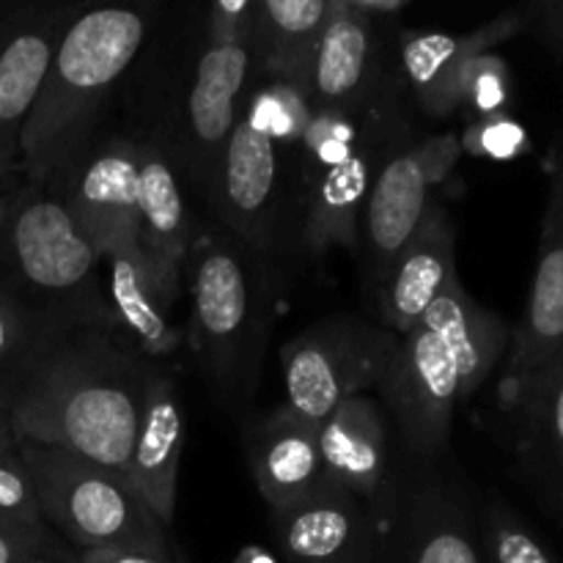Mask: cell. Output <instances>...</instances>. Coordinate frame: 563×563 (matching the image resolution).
Returning a JSON list of instances; mask_svg holds the SVG:
<instances>
[{
  "label": "cell",
  "instance_id": "obj_1",
  "mask_svg": "<svg viewBox=\"0 0 563 563\" xmlns=\"http://www.w3.org/2000/svg\"><path fill=\"white\" fill-rule=\"evenodd\" d=\"M157 366L119 328L58 324L3 401L16 443L58 445L124 476Z\"/></svg>",
  "mask_w": 563,
  "mask_h": 563
},
{
  "label": "cell",
  "instance_id": "obj_2",
  "mask_svg": "<svg viewBox=\"0 0 563 563\" xmlns=\"http://www.w3.org/2000/svg\"><path fill=\"white\" fill-rule=\"evenodd\" d=\"M509 341V322L478 306L460 275L401 335L377 390L412 460H443L456 407L482 388Z\"/></svg>",
  "mask_w": 563,
  "mask_h": 563
},
{
  "label": "cell",
  "instance_id": "obj_3",
  "mask_svg": "<svg viewBox=\"0 0 563 563\" xmlns=\"http://www.w3.org/2000/svg\"><path fill=\"white\" fill-rule=\"evenodd\" d=\"M152 25V9L143 3L88 5L69 16L20 135V165L31 185L49 187L86 152L104 99Z\"/></svg>",
  "mask_w": 563,
  "mask_h": 563
},
{
  "label": "cell",
  "instance_id": "obj_4",
  "mask_svg": "<svg viewBox=\"0 0 563 563\" xmlns=\"http://www.w3.org/2000/svg\"><path fill=\"white\" fill-rule=\"evenodd\" d=\"M192 313L190 341L209 388L225 405L251 399L273 319L267 273L245 245L201 234L187 253Z\"/></svg>",
  "mask_w": 563,
  "mask_h": 563
},
{
  "label": "cell",
  "instance_id": "obj_5",
  "mask_svg": "<svg viewBox=\"0 0 563 563\" xmlns=\"http://www.w3.org/2000/svg\"><path fill=\"white\" fill-rule=\"evenodd\" d=\"M102 258L55 192L27 181L11 196L0 240V286L14 291L49 324L119 328L110 311Z\"/></svg>",
  "mask_w": 563,
  "mask_h": 563
},
{
  "label": "cell",
  "instance_id": "obj_6",
  "mask_svg": "<svg viewBox=\"0 0 563 563\" xmlns=\"http://www.w3.org/2000/svg\"><path fill=\"white\" fill-rule=\"evenodd\" d=\"M16 451L36 484L47 528L64 533L80 553L124 550L170 559L168 528L124 476L58 445L20 440Z\"/></svg>",
  "mask_w": 563,
  "mask_h": 563
},
{
  "label": "cell",
  "instance_id": "obj_7",
  "mask_svg": "<svg viewBox=\"0 0 563 563\" xmlns=\"http://www.w3.org/2000/svg\"><path fill=\"white\" fill-rule=\"evenodd\" d=\"M372 509V563H487L471 487L443 460L394 467Z\"/></svg>",
  "mask_w": 563,
  "mask_h": 563
},
{
  "label": "cell",
  "instance_id": "obj_8",
  "mask_svg": "<svg viewBox=\"0 0 563 563\" xmlns=\"http://www.w3.org/2000/svg\"><path fill=\"white\" fill-rule=\"evenodd\" d=\"M399 335L361 317L311 324L280 350L286 407L308 423H322L341 401L377 388Z\"/></svg>",
  "mask_w": 563,
  "mask_h": 563
},
{
  "label": "cell",
  "instance_id": "obj_9",
  "mask_svg": "<svg viewBox=\"0 0 563 563\" xmlns=\"http://www.w3.org/2000/svg\"><path fill=\"white\" fill-rule=\"evenodd\" d=\"M209 196L220 220L253 256H269L278 247V143L253 115L242 113L236 121Z\"/></svg>",
  "mask_w": 563,
  "mask_h": 563
},
{
  "label": "cell",
  "instance_id": "obj_10",
  "mask_svg": "<svg viewBox=\"0 0 563 563\" xmlns=\"http://www.w3.org/2000/svg\"><path fill=\"white\" fill-rule=\"evenodd\" d=\"M498 396L522 482L563 522V350L526 377L500 383Z\"/></svg>",
  "mask_w": 563,
  "mask_h": 563
},
{
  "label": "cell",
  "instance_id": "obj_11",
  "mask_svg": "<svg viewBox=\"0 0 563 563\" xmlns=\"http://www.w3.org/2000/svg\"><path fill=\"white\" fill-rule=\"evenodd\" d=\"M563 350V130L548 148V203L539 231L537 273L526 311L511 328L504 379L511 383L544 366Z\"/></svg>",
  "mask_w": 563,
  "mask_h": 563
},
{
  "label": "cell",
  "instance_id": "obj_12",
  "mask_svg": "<svg viewBox=\"0 0 563 563\" xmlns=\"http://www.w3.org/2000/svg\"><path fill=\"white\" fill-rule=\"evenodd\" d=\"M256 64V36L247 42H209L198 58L185 104L181 163L207 192L212 190L225 143L242 115L240 99Z\"/></svg>",
  "mask_w": 563,
  "mask_h": 563
},
{
  "label": "cell",
  "instance_id": "obj_13",
  "mask_svg": "<svg viewBox=\"0 0 563 563\" xmlns=\"http://www.w3.org/2000/svg\"><path fill=\"white\" fill-rule=\"evenodd\" d=\"M93 251L137 236V143L126 137L86 148L53 185Z\"/></svg>",
  "mask_w": 563,
  "mask_h": 563
},
{
  "label": "cell",
  "instance_id": "obj_14",
  "mask_svg": "<svg viewBox=\"0 0 563 563\" xmlns=\"http://www.w3.org/2000/svg\"><path fill=\"white\" fill-rule=\"evenodd\" d=\"M385 115H388V108L374 99L368 108L366 132L355 152L308 190L306 214H302V242L311 256L322 258L333 247L352 251L361 245L363 209H366L379 163L399 130Z\"/></svg>",
  "mask_w": 563,
  "mask_h": 563
},
{
  "label": "cell",
  "instance_id": "obj_15",
  "mask_svg": "<svg viewBox=\"0 0 563 563\" xmlns=\"http://www.w3.org/2000/svg\"><path fill=\"white\" fill-rule=\"evenodd\" d=\"M66 5H0V154L20 159V135L69 22Z\"/></svg>",
  "mask_w": 563,
  "mask_h": 563
},
{
  "label": "cell",
  "instance_id": "obj_16",
  "mask_svg": "<svg viewBox=\"0 0 563 563\" xmlns=\"http://www.w3.org/2000/svg\"><path fill=\"white\" fill-rule=\"evenodd\" d=\"M275 542L286 563H372L377 520L366 500L324 484L284 511H273Z\"/></svg>",
  "mask_w": 563,
  "mask_h": 563
},
{
  "label": "cell",
  "instance_id": "obj_17",
  "mask_svg": "<svg viewBox=\"0 0 563 563\" xmlns=\"http://www.w3.org/2000/svg\"><path fill=\"white\" fill-rule=\"evenodd\" d=\"M429 190L432 185L423 170L418 141L405 130H396L374 176L361 223L363 253L374 286L383 284L401 247L412 240L421 220L427 218L432 207Z\"/></svg>",
  "mask_w": 563,
  "mask_h": 563
},
{
  "label": "cell",
  "instance_id": "obj_18",
  "mask_svg": "<svg viewBox=\"0 0 563 563\" xmlns=\"http://www.w3.org/2000/svg\"><path fill=\"white\" fill-rule=\"evenodd\" d=\"M185 451V412L174 377L157 366L143 394L135 440L126 460V484L165 528L176 517V482Z\"/></svg>",
  "mask_w": 563,
  "mask_h": 563
},
{
  "label": "cell",
  "instance_id": "obj_19",
  "mask_svg": "<svg viewBox=\"0 0 563 563\" xmlns=\"http://www.w3.org/2000/svg\"><path fill=\"white\" fill-rule=\"evenodd\" d=\"M456 231L449 212L432 203L412 240L401 247L379 284L383 328L405 335L423 319L432 302L456 278Z\"/></svg>",
  "mask_w": 563,
  "mask_h": 563
},
{
  "label": "cell",
  "instance_id": "obj_20",
  "mask_svg": "<svg viewBox=\"0 0 563 563\" xmlns=\"http://www.w3.org/2000/svg\"><path fill=\"white\" fill-rule=\"evenodd\" d=\"M102 264H108L104 295L121 333L148 361L157 363L174 355L185 341L181 330L170 319L176 295L154 273L152 262L137 245V236L113 242L102 253Z\"/></svg>",
  "mask_w": 563,
  "mask_h": 563
},
{
  "label": "cell",
  "instance_id": "obj_21",
  "mask_svg": "<svg viewBox=\"0 0 563 563\" xmlns=\"http://www.w3.org/2000/svg\"><path fill=\"white\" fill-rule=\"evenodd\" d=\"M247 465L269 511H284L328 484L319 427L280 407L245 434Z\"/></svg>",
  "mask_w": 563,
  "mask_h": 563
},
{
  "label": "cell",
  "instance_id": "obj_22",
  "mask_svg": "<svg viewBox=\"0 0 563 563\" xmlns=\"http://www.w3.org/2000/svg\"><path fill=\"white\" fill-rule=\"evenodd\" d=\"M377 22L355 14L346 0L330 3V20L319 36L308 71V99L313 110L361 113L374 102Z\"/></svg>",
  "mask_w": 563,
  "mask_h": 563
},
{
  "label": "cell",
  "instance_id": "obj_23",
  "mask_svg": "<svg viewBox=\"0 0 563 563\" xmlns=\"http://www.w3.org/2000/svg\"><path fill=\"white\" fill-rule=\"evenodd\" d=\"M328 482L374 504L394 471L388 423L368 394L350 396L319 423Z\"/></svg>",
  "mask_w": 563,
  "mask_h": 563
},
{
  "label": "cell",
  "instance_id": "obj_24",
  "mask_svg": "<svg viewBox=\"0 0 563 563\" xmlns=\"http://www.w3.org/2000/svg\"><path fill=\"white\" fill-rule=\"evenodd\" d=\"M137 245L168 291L179 297L192 229L179 176L157 143H137Z\"/></svg>",
  "mask_w": 563,
  "mask_h": 563
},
{
  "label": "cell",
  "instance_id": "obj_25",
  "mask_svg": "<svg viewBox=\"0 0 563 563\" xmlns=\"http://www.w3.org/2000/svg\"><path fill=\"white\" fill-rule=\"evenodd\" d=\"M330 3L333 0H262L256 14L258 66L308 93V71L330 20Z\"/></svg>",
  "mask_w": 563,
  "mask_h": 563
},
{
  "label": "cell",
  "instance_id": "obj_26",
  "mask_svg": "<svg viewBox=\"0 0 563 563\" xmlns=\"http://www.w3.org/2000/svg\"><path fill=\"white\" fill-rule=\"evenodd\" d=\"M522 25H526V16L506 14L487 22L478 31L460 33V36H454V33H418V36L407 38L405 49H401V64H405V75L416 91L418 102L427 108L434 93L443 88V82L465 60H471L473 55L493 53L495 44L520 33Z\"/></svg>",
  "mask_w": 563,
  "mask_h": 563
},
{
  "label": "cell",
  "instance_id": "obj_27",
  "mask_svg": "<svg viewBox=\"0 0 563 563\" xmlns=\"http://www.w3.org/2000/svg\"><path fill=\"white\" fill-rule=\"evenodd\" d=\"M368 108H372V104H368ZM366 121L368 110L363 121L357 119V113H346V110H313L311 119H308L306 124V132H302V137L297 141V146H300V170L306 190H311L324 174L339 168V165L355 152L363 132H366Z\"/></svg>",
  "mask_w": 563,
  "mask_h": 563
},
{
  "label": "cell",
  "instance_id": "obj_28",
  "mask_svg": "<svg viewBox=\"0 0 563 563\" xmlns=\"http://www.w3.org/2000/svg\"><path fill=\"white\" fill-rule=\"evenodd\" d=\"M53 328L14 291L0 286V405L25 377Z\"/></svg>",
  "mask_w": 563,
  "mask_h": 563
},
{
  "label": "cell",
  "instance_id": "obj_29",
  "mask_svg": "<svg viewBox=\"0 0 563 563\" xmlns=\"http://www.w3.org/2000/svg\"><path fill=\"white\" fill-rule=\"evenodd\" d=\"M478 537L487 563H559L548 544L498 493H489L478 511Z\"/></svg>",
  "mask_w": 563,
  "mask_h": 563
},
{
  "label": "cell",
  "instance_id": "obj_30",
  "mask_svg": "<svg viewBox=\"0 0 563 563\" xmlns=\"http://www.w3.org/2000/svg\"><path fill=\"white\" fill-rule=\"evenodd\" d=\"M242 113L253 115L275 137V143H297L306 132L313 104L300 86L275 80L273 86H264L262 91L253 93L247 110Z\"/></svg>",
  "mask_w": 563,
  "mask_h": 563
},
{
  "label": "cell",
  "instance_id": "obj_31",
  "mask_svg": "<svg viewBox=\"0 0 563 563\" xmlns=\"http://www.w3.org/2000/svg\"><path fill=\"white\" fill-rule=\"evenodd\" d=\"M0 520L16 528H33V531L47 528L42 506H38L36 484L16 449L0 451Z\"/></svg>",
  "mask_w": 563,
  "mask_h": 563
},
{
  "label": "cell",
  "instance_id": "obj_32",
  "mask_svg": "<svg viewBox=\"0 0 563 563\" xmlns=\"http://www.w3.org/2000/svg\"><path fill=\"white\" fill-rule=\"evenodd\" d=\"M460 141L462 152L487 159H515L531 148L526 126L511 119L506 110L504 113L487 115V119L471 121Z\"/></svg>",
  "mask_w": 563,
  "mask_h": 563
},
{
  "label": "cell",
  "instance_id": "obj_33",
  "mask_svg": "<svg viewBox=\"0 0 563 563\" xmlns=\"http://www.w3.org/2000/svg\"><path fill=\"white\" fill-rule=\"evenodd\" d=\"M256 14L253 0H218L207 11L209 42H247L256 36Z\"/></svg>",
  "mask_w": 563,
  "mask_h": 563
},
{
  "label": "cell",
  "instance_id": "obj_34",
  "mask_svg": "<svg viewBox=\"0 0 563 563\" xmlns=\"http://www.w3.org/2000/svg\"><path fill=\"white\" fill-rule=\"evenodd\" d=\"M418 152H421L423 170H427L429 185H440L454 174L456 163L462 159V141L449 132V135H429L418 141Z\"/></svg>",
  "mask_w": 563,
  "mask_h": 563
},
{
  "label": "cell",
  "instance_id": "obj_35",
  "mask_svg": "<svg viewBox=\"0 0 563 563\" xmlns=\"http://www.w3.org/2000/svg\"><path fill=\"white\" fill-rule=\"evenodd\" d=\"M49 528L44 531H31V528H9L0 526V563H25L33 555H53L49 542Z\"/></svg>",
  "mask_w": 563,
  "mask_h": 563
},
{
  "label": "cell",
  "instance_id": "obj_36",
  "mask_svg": "<svg viewBox=\"0 0 563 563\" xmlns=\"http://www.w3.org/2000/svg\"><path fill=\"white\" fill-rule=\"evenodd\" d=\"M346 5L366 20L383 22L385 16L401 14L410 5V0H346Z\"/></svg>",
  "mask_w": 563,
  "mask_h": 563
},
{
  "label": "cell",
  "instance_id": "obj_37",
  "mask_svg": "<svg viewBox=\"0 0 563 563\" xmlns=\"http://www.w3.org/2000/svg\"><path fill=\"white\" fill-rule=\"evenodd\" d=\"M75 563H174L170 559H154L143 553H124V550H88L77 553Z\"/></svg>",
  "mask_w": 563,
  "mask_h": 563
},
{
  "label": "cell",
  "instance_id": "obj_38",
  "mask_svg": "<svg viewBox=\"0 0 563 563\" xmlns=\"http://www.w3.org/2000/svg\"><path fill=\"white\" fill-rule=\"evenodd\" d=\"M537 14H542V20H539L542 36L563 55V3L542 5V9H537Z\"/></svg>",
  "mask_w": 563,
  "mask_h": 563
},
{
  "label": "cell",
  "instance_id": "obj_39",
  "mask_svg": "<svg viewBox=\"0 0 563 563\" xmlns=\"http://www.w3.org/2000/svg\"><path fill=\"white\" fill-rule=\"evenodd\" d=\"M16 449V434L11 427V418L5 412V407L0 405V451H14Z\"/></svg>",
  "mask_w": 563,
  "mask_h": 563
},
{
  "label": "cell",
  "instance_id": "obj_40",
  "mask_svg": "<svg viewBox=\"0 0 563 563\" xmlns=\"http://www.w3.org/2000/svg\"><path fill=\"white\" fill-rule=\"evenodd\" d=\"M234 563H273V559L262 548H245Z\"/></svg>",
  "mask_w": 563,
  "mask_h": 563
},
{
  "label": "cell",
  "instance_id": "obj_41",
  "mask_svg": "<svg viewBox=\"0 0 563 563\" xmlns=\"http://www.w3.org/2000/svg\"><path fill=\"white\" fill-rule=\"evenodd\" d=\"M9 212H11V196H0V240H3V234H5Z\"/></svg>",
  "mask_w": 563,
  "mask_h": 563
},
{
  "label": "cell",
  "instance_id": "obj_42",
  "mask_svg": "<svg viewBox=\"0 0 563 563\" xmlns=\"http://www.w3.org/2000/svg\"><path fill=\"white\" fill-rule=\"evenodd\" d=\"M14 165H16V157H11V154H0V181L14 170Z\"/></svg>",
  "mask_w": 563,
  "mask_h": 563
},
{
  "label": "cell",
  "instance_id": "obj_43",
  "mask_svg": "<svg viewBox=\"0 0 563 563\" xmlns=\"http://www.w3.org/2000/svg\"><path fill=\"white\" fill-rule=\"evenodd\" d=\"M25 563H55V561H49V555H33V559H27Z\"/></svg>",
  "mask_w": 563,
  "mask_h": 563
},
{
  "label": "cell",
  "instance_id": "obj_44",
  "mask_svg": "<svg viewBox=\"0 0 563 563\" xmlns=\"http://www.w3.org/2000/svg\"><path fill=\"white\" fill-rule=\"evenodd\" d=\"M0 526H9V528H16V526H11V522H5V520H0ZM33 531V528H31Z\"/></svg>",
  "mask_w": 563,
  "mask_h": 563
}]
</instances>
